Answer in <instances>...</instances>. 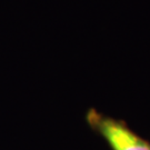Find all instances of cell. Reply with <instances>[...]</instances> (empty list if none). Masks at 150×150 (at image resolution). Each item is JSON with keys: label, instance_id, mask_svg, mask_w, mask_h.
<instances>
[{"label": "cell", "instance_id": "cell-1", "mask_svg": "<svg viewBox=\"0 0 150 150\" xmlns=\"http://www.w3.org/2000/svg\"><path fill=\"white\" fill-rule=\"evenodd\" d=\"M86 121L111 150H150L149 140L134 132L125 120L112 118L90 108L86 113Z\"/></svg>", "mask_w": 150, "mask_h": 150}]
</instances>
